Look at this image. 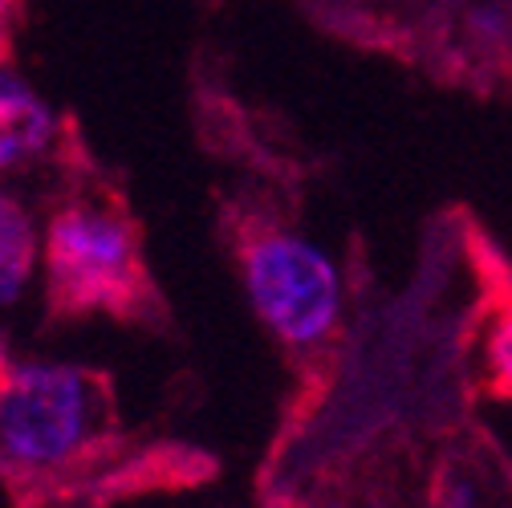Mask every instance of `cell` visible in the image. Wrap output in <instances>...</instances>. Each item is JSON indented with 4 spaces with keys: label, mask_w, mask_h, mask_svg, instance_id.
<instances>
[{
    "label": "cell",
    "mask_w": 512,
    "mask_h": 508,
    "mask_svg": "<svg viewBox=\"0 0 512 508\" xmlns=\"http://www.w3.org/2000/svg\"><path fill=\"white\" fill-rule=\"evenodd\" d=\"M41 269L45 301L61 317L106 313L118 322H147L163 313L147 269L143 228L126 196L102 175H78L53 204Z\"/></svg>",
    "instance_id": "cell-1"
},
{
    "label": "cell",
    "mask_w": 512,
    "mask_h": 508,
    "mask_svg": "<svg viewBox=\"0 0 512 508\" xmlns=\"http://www.w3.org/2000/svg\"><path fill=\"white\" fill-rule=\"evenodd\" d=\"M37 273V224L29 208L0 187V313L13 309Z\"/></svg>",
    "instance_id": "cell-5"
},
{
    "label": "cell",
    "mask_w": 512,
    "mask_h": 508,
    "mask_svg": "<svg viewBox=\"0 0 512 508\" xmlns=\"http://www.w3.org/2000/svg\"><path fill=\"white\" fill-rule=\"evenodd\" d=\"M5 374H9V358H0V383H5Z\"/></svg>",
    "instance_id": "cell-10"
},
{
    "label": "cell",
    "mask_w": 512,
    "mask_h": 508,
    "mask_svg": "<svg viewBox=\"0 0 512 508\" xmlns=\"http://www.w3.org/2000/svg\"><path fill=\"white\" fill-rule=\"evenodd\" d=\"M464 33H468V41H472L484 57H496L500 49L512 45V9L500 5V0L476 5V9H468V17H464Z\"/></svg>",
    "instance_id": "cell-7"
},
{
    "label": "cell",
    "mask_w": 512,
    "mask_h": 508,
    "mask_svg": "<svg viewBox=\"0 0 512 508\" xmlns=\"http://www.w3.org/2000/svg\"><path fill=\"white\" fill-rule=\"evenodd\" d=\"M228 236L256 322L285 354L301 362L326 358L342 334L346 309V289L330 252L265 208H236L228 216Z\"/></svg>",
    "instance_id": "cell-3"
},
{
    "label": "cell",
    "mask_w": 512,
    "mask_h": 508,
    "mask_svg": "<svg viewBox=\"0 0 512 508\" xmlns=\"http://www.w3.org/2000/svg\"><path fill=\"white\" fill-rule=\"evenodd\" d=\"M66 131L53 114V106L13 70L0 61V175H21L49 159Z\"/></svg>",
    "instance_id": "cell-4"
},
{
    "label": "cell",
    "mask_w": 512,
    "mask_h": 508,
    "mask_svg": "<svg viewBox=\"0 0 512 508\" xmlns=\"http://www.w3.org/2000/svg\"><path fill=\"white\" fill-rule=\"evenodd\" d=\"M484 374L488 391L512 399V297H500L492 305L488 342H484Z\"/></svg>",
    "instance_id": "cell-6"
},
{
    "label": "cell",
    "mask_w": 512,
    "mask_h": 508,
    "mask_svg": "<svg viewBox=\"0 0 512 508\" xmlns=\"http://www.w3.org/2000/svg\"><path fill=\"white\" fill-rule=\"evenodd\" d=\"M110 383L78 362H9L0 383V476L45 488L74 476L114 439Z\"/></svg>",
    "instance_id": "cell-2"
},
{
    "label": "cell",
    "mask_w": 512,
    "mask_h": 508,
    "mask_svg": "<svg viewBox=\"0 0 512 508\" xmlns=\"http://www.w3.org/2000/svg\"><path fill=\"white\" fill-rule=\"evenodd\" d=\"M17 9H21V0H0V61H5L9 41H13V21H17Z\"/></svg>",
    "instance_id": "cell-9"
},
{
    "label": "cell",
    "mask_w": 512,
    "mask_h": 508,
    "mask_svg": "<svg viewBox=\"0 0 512 508\" xmlns=\"http://www.w3.org/2000/svg\"><path fill=\"white\" fill-rule=\"evenodd\" d=\"M484 484L464 464H447L435 484V508H484Z\"/></svg>",
    "instance_id": "cell-8"
}]
</instances>
